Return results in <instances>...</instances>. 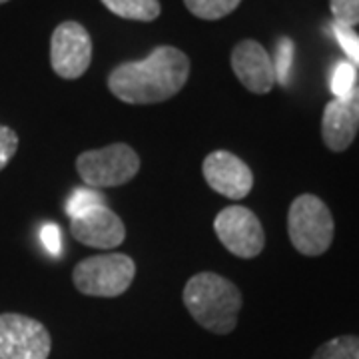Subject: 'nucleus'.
Here are the masks:
<instances>
[{"instance_id":"obj_1","label":"nucleus","mask_w":359,"mask_h":359,"mask_svg":"<svg viewBox=\"0 0 359 359\" xmlns=\"http://www.w3.org/2000/svg\"><path fill=\"white\" fill-rule=\"evenodd\" d=\"M190 76V58L174 46H158L144 60L122 62L108 74V88L126 104H160L174 98Z\"/></svg>"},{"instance_id":"obj_2","label":"nucleus","mask_w":359,"mask_h":359,"mask_svg":"<svg viewBox=\"0 0 359 359\" xmlns=\"http://www.w3.org/2000/svg\"><path fill=\"white\" fill-rule=\"evenodd\" d=\"M184 306L198 325L218 335H228L238 325L242 292L228 278L202 271L192 276L184 287Z\"/></svg>"},{"instance_id":"obj_3","label":"nucleus","mask_w":359,"mask_h":359,"mask_svg":"<svg viewBox=\"0 0 359 359\" xmlns=\"http://www.w3.org/2000/svg\"><path fill=\"white\" fill-rule=\"evenodd\" d=\"M334 218L325 202L313 194L297 196L287 212V236L299 254L321 256L334 242Z\"/></svg>"},{"instance_id":"obj_4","label":"nucleus","mask_w":359,"mask_h":359,"mask_svg":"<svg viewBox=\"0 0 359 359\" xmlns=\"http://www.w3.org/2000/svg\"><path fill=\"white\" fill-rule=\"evenodd\" d=\"M136 278V264L126 254L90 256L72 269V282L80 294L92 297H118L126 294Z\"/></svg>"},{"instance_id":"obj_5","label":"nucleus","mask_w":359,"mask_h":359,"mask_svg":"<svg viewBox=\"0 0 359 359\" xmlns=\"http://www.w3.org/2000/svg\"><path fill=\"white\" fill-rule=\"evenodd\" d=\"M76 170L90 188L124 186L140 172V156L128 144H110L100 150H86L76 158Z\"/></svg>"},{"instance_id":"obj_6","label":"nucleus","mask_w":359,"mask_h":359,"mask_svg":"<svg viewBox=\"0 0 359 359\" xmlns=\"http://www.w3.org/2000/svg\"><path fill=\"white\" fill-rule=\"evenodd\" d=\"M50 349L44 323L22 313H0V359H48Z\"/></svg>"},{"instance_id":"obj_7","label":"nucleus","mask_w":359,"mask_h":359,"mask_svg":"<svg viewBox=\"0 0 359 359\" xmlns=\"http://www.w3.org/2000/svg\"><path fill=\"white\" fill-rule=\"evenodd\" d=\"M214 231L222 245L238 257L252 259L264 252L266 233L257 216L244 205H228L214 219Z\"/></svg>"},{"instance_id":"obj_8","label":"nucleus","mask_w":359,"mask_h":359,"mask_svg":"<svg viewBox=\"0 0 359 359\" xmlns=\"http://www.w3.org/2000/svg\"><path fill=\"white\" fill-rule=\"evenodd\" d=\"M92 62V39L80 22L66 20L56 26L50 39L52 70L65 80H76Z\"/></svg>"},{"instance_id":"obj_9","label":"nucleus","mask_w":359,"mask_h":359,"mask_svg":"<svg viewBox=\"0 0 359 359\" xmlns=\"http://www.w3.org/2000/svg\"><path fill=\"white\" fill-rule=\"evenodd\" d=\"M205 184L230 200H242L254 188V174L242 158L228 150H216L202 164Z\"/></svg>"},{"instance_id":"obj_10","label":"nucleus","mask_w":359,"mask_h":359,"mask_svg":"<svg viewBox=\"0 0 359 359\" xmlns=\"http://www.w3.org/2000/svg\"><path fill=\"white\" fill-rule=\"evenodd\" d=\"M70 233L76 242L88 248L114 250L126 240V226L118 214L102 204L70 219Z\"/></svg>"},{"instance_id":"obj_11","label":"nucleus","mask_w":359,"mask_h":359,"mask_svg":"<svg viewBox=\"0 0 359 359\" xmlns=\"http://www.w3.org/2000/svg\"><path fill=\"white\" fill-rule=\"evenodd\" d=\"M359 130V86L346 98L327 102L321 116V138L332 152H346Z\"/></svg>"},{"instance_id":"obj_12","label":"nucleus","mask_w":359,"mask_h":359,"mask_svg":"<svg viewBox=\"0 0 359 359\" xmlns=\"http://www.w3.org/2000/svg\"><path fill=\"white\" fill-rule=\"evenodd\" d=\"M231 70L242 86L254 94H268L276 84L271 56L256 40H242L236 44L231 50Z\"/></svg>"},{"instance_id":"obj_13","label":"nucleus","mask_w":359,"mask_h":359,"mask_svg":"<svg viewBox=\"0 0 359 359\" xmlns=\"http://www.w3.org/2000/svg\"><path fill=\"white\" fill-rule=\"evenodd\" d=\"M102 4L120 18L152 22L160 16V0H102Z\"/></svg>"},{"instance_id":"obj_14","label":"nucleus","mask_w":359,"mask_h":359,"mask_svg":"<svg viewBox=\"0 0 359 359\" xmlns=\"http://www.w3.org/2000/svg\"><path fill=\"white\" fill-rule=\"evenodd\" d=\"M311 359H359L358 335H339L318 347Z\"/></svg>"},{"instance_id":"obj_15","label":"nucleus","mask_w":359,"mask_h":359,"mask_svg":"<svg viewBox=\"0 0 359 359\" xmlns=\"http://www.w3.org/2000/svg\"><path fill=\"white\" fill-rule=\"evenodd\" d=\"M242 0H184L186 8L202 20H219L240 6Z\"/></svg>"},{"instance_id":"obj_16","label":"nucleus","mask_w":359,"mask_h":359,"mask_svg":"<svg viewBox=\"0 0 359 359\" xmlns=\"http://www.w3.org/2000/svg\"><path fill=\"white\" fill-rule=\"evenodd\" d=\"M294 40L287 39V36H283V39L278 40V44H276V54H273L271 62H273L276 82H280L282 86H287V84H290L292 68H294Z\"/></svg>"},{"instance_id":"obj_17","label":"nucleus","mask_w":359,"mask_h":359,"mask_svg":"<svg viewBox=\"0 0 359 359\" xmlns=\"http://www.w3.org/2000/svg\"><path fill=\"white\" fill-rule=\"evenodd\" d=\"M330 88L334 92L335 98H346L347 94H351L358 88V68L351 65L349 60L337 62L332 72L330 80Z\"/></svg>"},{"instance_id":"obj_18","label":"nucleus","mask_w":359,"mask_h":359,"mask_svg":"<svg viewBox=\"0 0 359 359\" xmlns=\"http://www.w3.org/2000/svg\"><path fill=\"white\" fill-rule=\"evenodd\" d=\"M104 198L98 196L94 190H76L72 194V198L66 202V214L72 218H78L82 214H86L88 210L96 208V205H102Z\"/></svg>"},{"instance_id":"obj_19","label":"nucleus","mask_w":359,"mask_h":359,"mask_svg":"<svg viewBox=\"0 0 359 359\" xmlns=\"http://www.w3.org/2000/svg\"><path fill=\"white\" fill-rule=\"evenodd\" d=\"M332 32H334L335 40L339 42V46L344 48V52L347 54L349 62L359 68V34L349 28V26L337 25V22H332Z\"/></svg>"},{"instance_id":"obj_20","label":"nucleus","mask_w":359,"mask_h":359,"mask_svg":"<svg viewBox=\"0 0 359 359\" xmlns=\"http://www.w3.org/2000/svg\"><path fill=\"white\" fill-rule=\"evenodd\" d=\"M334 22L355 28L359 25V0H330Z\"/></svg>"},{"instance_id":"obj_21","label":"nucleus","mask_w":359,"mask_h":359,"mask_svg":"<svg viewBox=\"0 0 359 359\" xmlns=\"http://www.w3.org/2000/svg\"><path fill=\"white\" fill-rule=\"evenodd\" d=\"M18 150V136L13 128L0 124V172L8 166Z\"/></svg>"},{"instance_id":"obj_22","label":"nucleus","mask_w":359,"mask_h":359,"mask_svg":"<svg viewBox=\"0 0 359 359\" xmlns=\"http://www.w3.org/2000/svg\"><path fill=\"white\" fill-rule=\"evenodd\" d=\"M42 242L46 245V250L50 252L52 256H60V230L56 224H48L42 228V233H40Z\"/></svg>"},{"instance_id":"obj_23","label":"nucleus","mask_w":359,"mask_h":359,"mask_svg":"<svg viewBox=\"0 0 359 359\" xmlns=\"http://www.w3.org/2000/svg\"><path fill=\"white\" fill-rule=\"evenodd\" d=\"M4 2H8V0H0V4H4Z\"/></svg>"}]
</instances>
